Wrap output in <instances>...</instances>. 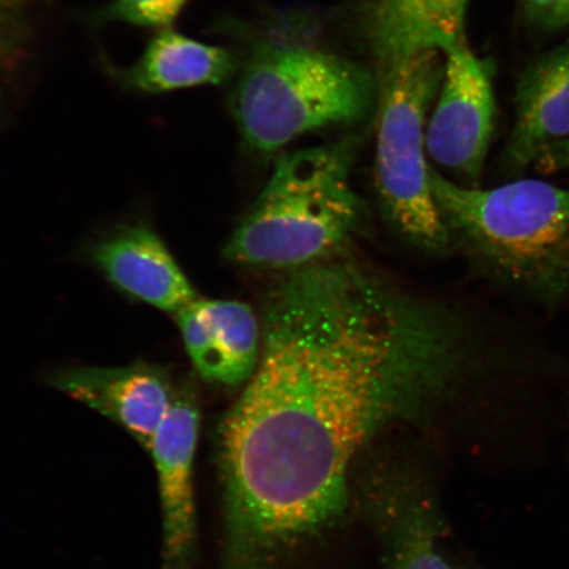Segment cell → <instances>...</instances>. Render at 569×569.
<instances>
[{
  "label": "cell",
  "instance_id": "1",
  "mask_svg": "<svg viewBox=\"0 0 569 569\" xmlns=\"http://www.w3.org/2000/svg\"><path fill=\"white\" fill-rule=\"evenodd\" d=\"M433 198L495 279L525 301L555 309L569 293V190L519 180L466 188L430 169Z\"/></svg>",
  "mask_w": 569,
  "mask_h": 569
},
{
  "label": "cell",
  "instance_id": "2",
  "mask_svg": "<svg viewBox=\"0 0 569 569\" xmlns=\"http://www.w3.org/2000/svg\"><path fill=\"white\" fill-rule=\"evenodd\" d=\"M339 141L283 154L224 256L241 266L302 268L327 259L355 230V151Z\"/></svg>",
  "mask_w": 569,
  "mask_h": 569
},
{
  "label": "cell",
  "instance_id": "3",
  "mask_svg": "<svg viewBox=\"0 0 569 569\" xmlns=\"http://www.w3.org/2000/svg\"><path fill=\"white\" fill-rule=\"evenodd\" d=\"M379 80L367 68L319 49L262 46L231 94L244 141L272 153L301 134L361 122L375 111Z\"/></svg>",
  "mask_w": 569,
  "mask_h": 569
},
{
  "label": "cell",
  "instance_id": "4",
  "mask_svg": "<svg viewBox=\"0 0 569 569\" xmlns=\"http://www.w3.org/2000/svg\"><path fill=\"white\" fill-rule=\"evenodd\" d=\"M443 77L439 51H423L379 82L377 187L391 222L415 243L432 249L447 244L448 229L432 194L423 130Z\"/></svg>",
  "mask_w": 569,
  "mask_h": 569
},
{
  "label": "cell",
  "instance_id": "5",
  "mask_svg": "<svg viewBox=\"0 0 569 569\" xmlns=\"http://www.w3.org/2000/svg\"><path fill=\"white\" fill-rule=\"evenodd\" d=\"M443 88L426 133L431 159L478 187L496 122L493 69L466 38L446 52Z\"/></svg>",
  "mask_w": 569,
  "mask_h": 569
},
{
  "label": "cell",
  "instance_id": "6",
  "mask_svg": "<svg viewBox=\"0 0 569 569\" xmlns=\"http://www.w3.org/2000/svg\"><path fill=\"white\" fill-rule=\"evenodd\" d=\"M199 407L193 388L176 390L147 450L158 473L167 569H188L196 545L194 460Z\"/></svg>",
  "mask_w": 569,
  "mask_h": 569
},
{
  "label": "cell",
  "instance_id": "7",
  "mask_svg": "<svg viewBox=\"0 0 569 569\" xmlns=\"http://www.w3.org/2000/svg\"><path fill=\"white\" fill-rule=\"evenodd\" d=\"M51 382L56 389L122 426L146 448L177 390L167 371L142 361L118 368L62 369L51 377Z\"/></svg>",
  "mask_w": 569,
  "mask_h": 569
},
{
  "label": "cell",
  "instance_id": "8",
  "mask_svg": "<svg viewBox=\"0 0 569 569\" xmlns=\"http://www.w3.org/2000/svg\"><path fill=\"white\" fill-rule=\"evenodd\" d=\"M88 254L113 287L161 311L177 316L198 298L166 243L146 224L118 227Z\"/></svg>",
  "mask_w": 569,
  "mask_h": 569
},
{
  "label": "cell",
  "instance_id": "9",
  "mask_svg": "<svg viewBox=\"0 0 569 569\" xmlns=\"http://www.w3.org/2000/svg\"><path fill=\"white\" fill-rule=\"evenodd\" d=\"M471 0H362L361 28L382 81L423 51H443L466 38Z\"/></svg>",
  "mask_w": 569,
  "mask_h": 569
},
{
  "label": "cell",
  "instance_id": "10",
  "mask_svg": "<svg viewBox=\"0 0 569 569\" xmlns=\"http://www.w3.org/2000/svg\"><path fill=\"white\" fill-rule=\"evenodd\" d=\"M176 317L203 380L237 387L251 379L259 362L261 326L247 305L197 298Z\"/></svg>",
  "mask_w": 569,
  "mask_h": 569
},
{
  "label": "cell",
  "instance_id": "11",
  "mask_svg": "<svg viewBox=\"0 0 569 569\" xmlns=\"http://www.w3.org/2000/svg\"><path fill=\"white\" fill-rule=\"evenodd\" d=\"M569 139V41L539 57L519 76L516 122L502 162L519 176L547 148Z\"/></svg>",
  "mask_w": 569,
  "mask_h": 569
},
{
  "label": "cell",
  "instance_id": "12",
  "mask_svg": "<svg viewBox=\"0 0 569 569\" xmlns=\"http://www.w3.org/2000/svg\"><path fill=\"white\" fill-rule=\"evenodd\" d=\"M234 68L237 61L226 49L166 28L149 40L138 62L123 71L122 80L128 89L161 94L222 83L229 80Z\"/></svg>",
  "mask_w": 569,
  "mask_h": 569
},
{
  "label": "cell",
  "instance_id": "13",
  "mask_svg": "<svg viewBox=\"0 0 569 569\" xmlns=\"http://www.w3.org/2000/svg\"><path fill=\"white\" fill-rule=\"evenodd\" d=\"M377 503L390 569H453L440 550V525L423 493L400 482L388 487Z\"/></svg>",
  "mask_w": 569,
  "mask_h": 569
},
{
  "label": "cell",
  "instance_id": "14",
  "mask_svg": "<svg viewBox=\"0 0 569 569\" xmlns=\"http://www.w3.org/2000/svg\"><path fill=\"white\" fill-rule=\"evenodd\" d=\"M190 0H112L99 12L103 21L160 28L166 30L174 23Z\"/></svg>",
  "mask_w": 569,
  "mask_h": 569
},
{
  "label": "cell",
  "instance_id": "15",
  "mask_svg": "<svg viewBox=\"0 0 569 569\" xmlns=\"http://www.w3.org/2000/svg\"><path fill=\"white\" fill-rule=\"evenodd\" d=\"M526 21L539 30L569 27V0H521Z\"/></svg>",
  "mask_w": 569,
  "mask_h": 569
},
{
  "label": "cell",
  "instance_id": "16",
  "mask_svg": "<svg viewBox=\"0 0 569 569\" xmlns=\"http://www.w3.org/2000/svg\"><path fill=\"white\" fill-rule=\"evenodd\" d=\"M532 168L543 174L558 173L569 169V139L547 148Z\"/></svg>",
  "mask_w": 569,
  "mask_h": 569
},
{
  "label": "cell",
  "instance_id": "17",
  "mask_svg": "<svg viewBox=\"0 0 569 569\" xmlns=\"http://www.w3.org/2000/svg\"><path fill=\"white\" fill-rule=\"evenodd\" d=\"M21 0H3V7L4 6H11L13 3H19Z\"/></svg>",
  "mask_w": 569,
  "mask_h": 569
},
{
  "label": "cell",
  "instance_id": "18",
  "mask_svg": "<svg viewBox=\"0 0 569 569\" xmlns=\"http://www.w3.org/2000/svg\"><path fill=\"white\" fill-rule=\"evenodd\" d=\"M3 7V0H0V9Z\"/></svg>",
  "mask_w": 569,
  "mask_h": 569
},
{
  "label": "cell",
  "instance_id": "19",
  "mask_svg": "<svg viewBox=\"0 0 569 569\" xmlns=\"http://www.w3.org/2000/svg\"><path fill=\"white\" fill-rule=\"evenodd\" d=\"M568 412H569V409H568Z\"/></svg>",
  "mask_w": 569,
  "mask_h": 569
}]
</instances>
